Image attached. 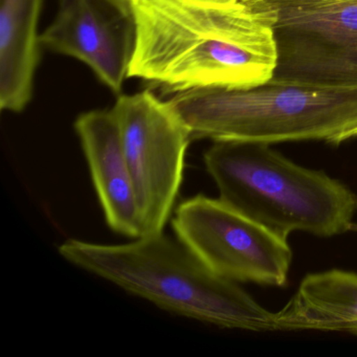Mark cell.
Instances as JSON below:
<instances>
[{
    "instance_id": "obj_1",
    "label": "cell",
    "mask_w": 357,
    "mask_h": 357,
    "mask_svg": "<svg viewBox=\"0 0 357 357\" xmlns=\"http://www.w3.org/2000/svg\"><path fill=\"white\" fill-rule=\"evenodd\" d=\"M137 40L129 77L171 93L244 89L273 78L275 10L266 0H132Z\"/></svg>"
},
{
    "instance_id": "obj_2",
    "label": "cell",
    "mask_w": 357,
    "mask_h": 357,
    "mask_svg": "<svg viewBox=\"0 0 357 357\" xmlns=\"http://www.w3.org/2000/svg\"><path fill=\"white\" fill-rule=\"evenodd\" d=\"M58 250L72 264L181 317L229 329L275 331L273 313L162 231L119 245L70 239Z\"/></svg>"
},
{
    "instance_id": "obj_3",
    "label": "cell",
    "mask_w": 357,
    "mask_h": 357,
    "mask_svg": "<svg viewBox=\"0 0 357 357\" xmlns=\"http://www.w3.org/2000/svg\"><path fill=\"white\" fill-rule=\"evenodd\" d=\"M168 101L192 139L335 146L357 139V85L271 78L250 89L183 91Z\"/></svg>"
},
{
    "instance_id": "obj_4",
    "label": "cell",
    "mask_w": 357,
    "mask_h": 357,
    "mask_svg": "<svg viewBox=\"0 0 357 357\" xmlns=\"http://www.w3.org/2000/svg\"><path fill=\"white\" fill-rule=\"evenodd\" d=\"M204 160L219 199L283 239L294 231L332 237L353 227L357 198L346 185L268 144L217 141Z\"/></svg>"
},
{
    "instance_id": "obj_5",
    "label": "cell",
    "mask_w": 357,
    "mask_h": 357,
    "mask_svg": "<svg viewBox=\"0 0 357 357\" xmlns=\"http://www.w3.org/2000/svg\"><path fill=\"white\" fill-rule=\"evenodd\" d=\"M112 112L135 187L141 236L162 233L181 189L191 132L169 101L149 91L120 96Z\"/></svg>"
},
{
    "instance_id": "obj_6",
    "label": "cell",
    "mask_w": 357,
    "mask_h": 357,
    "mask_svg": "<svg viewBox=\"0 0 357 357\" xmlns=\"http://www.w3.org/2000/svg\"><path fill=\"white\" fill-rule=\"evenodd\" d=\"M177 239L217 275L229 281L284 286L292 261L287 240L221 199L194 196L172 219Z\"/></svg>"
},
{
    "instance_id": "obj_7",
    "label": "cell",
    "mask_w": 357,
    "mask_h": 357,
    "mask_svg": "<svg viewBox=\"0 0 357 357\" xmlns=\"http://www.w3.org/2000/svg\"><path fill=\"white\" fill-rule=\"evenodd\" d=\"M275 10L273 78L357 85V0H266Z\"/></svg>"
},
{
    "instance_id": "obj_8",
    "label": "cell",
    "mask_w": 357,
    "mask_h": 357,
    "mask_svg": "<svg viewBox=\"0 0 357 357\" xmlns=\"http://www.w3.org/2000/svg\"><path fill=\"white\" fill-rule=\"evenodd\" d=\"M137 40L132 0H61L40 35L41 45L84 62L116 93L129 77Z\"/></svg>"
},
{
    "instance_id": "obj_9",
    "label": "cell",
    "mask_w": 357,
    "mask_h": 357,
    "mask_svg": "<svg viewBox=\"0 0 357 357\" xmlns=\"http://www.w3.org/2000/svg\"><path fill=\"white\" fill-rule=\"evenodd\" d=\"M100 204L110 229L127 237H141L139 206L130 171L112 110H93L75 124Z\"/></svg>"
},
{
    "instance_id": "obj_10",
    "label": "cell",
    "mask_w": 357,
    "mask_h": 357,
    "mask_svg": "<svg viewBox=\"0 0 357 357\" xmlns=\"http://www.w3.org/2000/svg\"><path fill=\"white\" fill-rule=\"evenodd\" d=\"M43 0H0V106L20 112L32 99L40 59Z\"/></svg>"
},
{
    "instance_id": "obj_11",
    "label": "cell",
    "mask_w": 357,
    "mask_h": 357,
    "mask_svg": "<svg viewBox=\"0 0 357 357\" xmlns=\"http://www.w3.org/2000/svg\"><path fill=\"white\" fill-rule=\"evenodd\" d=\"M277 330H321L357 335V273L331 269L311 273L273 313Z\"/></svg>"
},
{
    "instance_id": "obj_12",
    "label": "cell",
    "mask_w": 357,
    "mask_h": 357,
    "mask_svg": "<svg viewBox=\"0 0 357 357\" xmlns=\"http://www.w3.org/2000/svg\"><path fill=\"white\" fill-rule=\"evenodd\" d=\"M250 1H261V0H250Z\"/></svg>"
}]
</instances>
